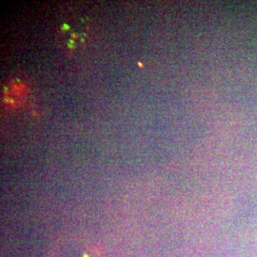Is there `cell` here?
<instances>
[{"instance_id": "1", "label": "cell", "mask_w": 257, "mask_h": 257, "mask_svg": "<svg viewBox=\"0 0 257 257\" xmlns=\"http://www.w3.org/2000/svg\"><path fill=\"white\" fill-rule=\"evenodd\" d=\"M88 34V20L86 18L77 17L70 19L60 27V39L64 46L74 49L80 46Z\"/></svg>"}]
</instances>
